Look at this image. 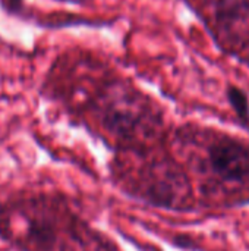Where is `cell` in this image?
Masks as SVG:
<instances>
[{"label": "cell", "instance_id": "1", "mask_svg": "<svg viewBox=\"0 0 249 251\" xmlns=\"http://www.w3.org/2000/svg\"><path fill=\"white\" fill-rule=\"evenodd\" d=\"M214 171L225 179L236 181L249 175V149L235 141H223L210 150Z\"/></svg>", "mask_w": 249, "mask_h": 251}, {"label": "cell", "instance_id": "2", "mask_svg": "<svg viewBox=\"0 0 249 251\" xmlns=\"http://www.w3.org/2000/svg\"><path fill=\"white\" fill-rule=\"evenodd\" d=\"M227 97L230 104L233 106L235 112L238 113V116L244 121L248 122L249 121V103L247 96L244 94V91H241L236 87H230L227 90Z\"/></svg>", "mask_w": 249, "mask_h": 251}]
</instances>
